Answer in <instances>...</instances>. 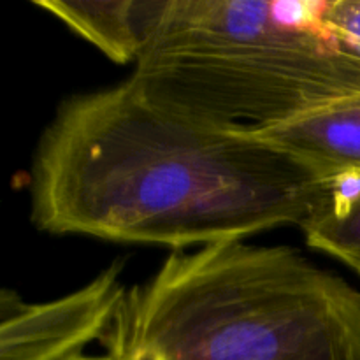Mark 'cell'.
<instances>
[{"label":"cell","instance_id":"cell-1","mask_svg":"<svg viewBox=\"0 0 360 360\" xmlns=\"http://www.w3.org/2000/svg\"><path fill=\"white\" fill-rule=\"evenodd\" d=\"M330 192L273 144L165 111L129 79L65 98L30 171L41 231L174 252L302 227Z\"/></svg>","mask_w":360,"mask_h":360},{"label":"cell","instance_id":"cell-2","mask_svg":"<svg viewBox=\"0 0 360 360\" xmlns=\"http://www.w3.org/2000/svg\"><path fill=\"white\" fill-rule=\"evenodd\" d=\"M98 343L111 360H360V292L288 246L181 250Z\"/></svg>","mask_w":360,"mask_h":360},{"label":"cell","instance_id":"cell-3","mask_svg":"<svg viewBox=\"0 0 360 360\" xmlns=\"http://www.w3.org/2000/svg\"><path fill=\"white\" fill-rule=\"evenodd\" d=\"M326 2L172 0L130 83L174 115L236 132L283 125L360 94V48Z\"/></svg>","mask_w":360,"mask_h":360},{"label":"cell","instance_id":"cell-4","mask_svg":"<svg viewBox=\"0 0 360 360\" xmlns=\"http://www.w3.org/2000/svg\"><path fill=\"white\" fill-rule=\"evenodd\" d=\"M112 264L76 292L48 302L0 295V360H74L101 340L127 287Z\"/></svg>","mask_w":360,"mask_h":360},{"label":"cell","instance_id":"cell-5","mask_svg":"<svg viewBox=\"0 0 360 360\" xmlns=\"http://www.w3.org/2000/svg\"><path fill=\"white\" fill-rule=\"evenodd\" d=\"M255 136L304 165L330 188L345 178H360V94Z\"/></svg>","mask_w":360,"mask_h":360},{"label":"cell","instance_id":"cell-6","mask_svg":"<svg viewBox=\"0 0 360 360\" xmlns=\"http://www.w3.org/2000/svg\"><path fill=\"white\" fill-rule=\"evenodd\" d=\"M172 0H35L116 63L137 62Z\"/></svg>","mask_w":360,"mask_h":360},{"label":"cell","instance_id":"cell-7","mask_svg":"<svg viewBox=\"0 0 360 360\" xmlns=\"http://www.w3.org/2000/svg\"><path fill=\"white\" fill-rule=\"evenodd\" d=\"M301 229L311 248L360 274V178L334 183L329 202Z\"/></svg>","mask_w":360,"mask_h":360},{"label":"cell","instance_id":"cell-8","mask_svg":"<svg viewBox=\"0 0 360 360\" xmlns=\"http://www.w3.org/2000/svg\"><path fill=\"white\" fill-rule=\"evenodd\" d=\"M323 20L330 30L360 48V0H330L323 6Z\"/></svg>","mask_w":360,"mask_h":360},{"label":"cell","instance_id":"cell-9","mask_svg":"<svg viewBox=\"0 0 360 360\" xmlns=\"http://www.w3.org/2000/svg\"><path fill=\"white\" fill-rule=\"evenodd\" d=\"M74 360H111L108 357V355H81V357H77V359H74Z\"/></svg>","mask_w":360,"mask_h":360}]
</instances>
